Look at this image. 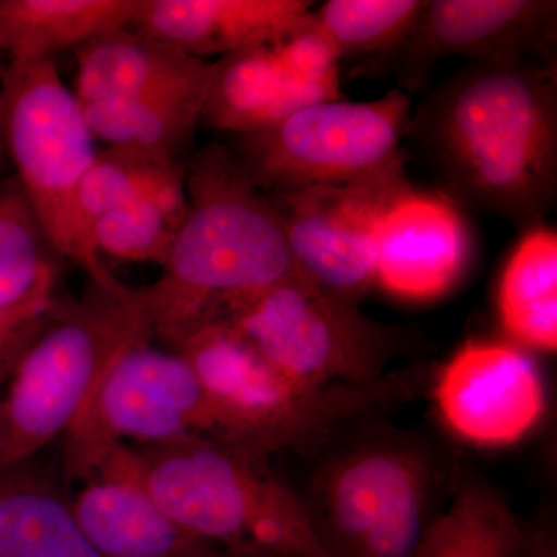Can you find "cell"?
Masks as SVG:
<instances>
[{
  "mask_svg": "<svg viewBox=\"0 0 557 557\" xmlns=\"http://www.w3.org/2000/svg\"><path fill=\"white\" fill-rule=\"evenodd\" d=\"M409 129L456 199L534 228L552 211L556 62L469 64L428 98Z\"/></svg>",
  "mask_w": 557,
  "mask_h": 557,
  "instance_id": "obj_1",
  "label": "cell"
},
{
  "mask_svg": "<svg viewBox=\"0 0 557 557\" xmlns=\"http://www.w3.org/2000/svg\"><path fill=\"white\" fill-rule=\"evenodd\" d=\"M186 214L160 277L134 289L153 338L174 348L193 330L298 276L269 197L228 146L209 143L186 166Z\"/></svg>",
  "mask_w": 557,
  "mask_h": 557,
  "instance_id": "obj_2",
  "label": "cell"
},
{
  "mask_svg": "<svg viewBox=\"0 0 557 557\" xmlns=\"http://www.w3.org/2000/svg\"><path fill=\"white\" fill-rule=\"evenodd\" d=\"M139 479L193 536L234 557H335L267 458L214 437L131 445Z\"/></svg>",
  "mask_w": 557,
  "mask_h": 557,
  "instance_id": "obj_3",
  "label": "cell"
},
{
  "mask_svg": "<svg viewBox=\"0 0 557 557\" xmlns=\"http://www.w3.org/2000/svg\"><path fill=\"white\" fill-rule=\"evenodd\" d=\"M134 289L87 278L78 299L57 300L3 397L10 465L33 458L72 428L98 383L129 348L152 341Z\"/></svg>",
  "mask_w": 557,
  "mask_h": 557,
  "instance_id": "obj_4",
  "label": "cell"
},
{
  "mask_svg": "<svg viewBox=\"0 0 557 557\" xmlns=\"http://www.w3.org/2000/svg\"><path fill=\"white\" fill-rule=\"evenodd\" d=\"M171 351L188 361L214 403L219 438L263 457L314 448L347 418L408 394L416 380L387 375L368 386H302L220 321L193 330Z\"/></svg>",
  "mask_w": 557,
  "mask_h": 557,
  "instance_id": "obj_5",
  "label": "cell"
},
{
  "mask_svg": "<svg viewBox=\"0 0 557 557\" xmlns=\"http://www.w3.org/2000/svg\"><path fill=\"white\" fill-rule=\"evenodd\" d=\"M423 443L397 432L341 446L302 496L335 557H416L437 518L442 471Z\"/></svg>",
  "mask_w": 557,
  "mask_h": 557,
  "instance_id": "obj_6",
  "label": "cell"
},
{
  "mask_svg": "<svg viewBox=\"0 0 557 557\" xmlns=\"http://www.w3.org/2000/svg\"><path fill=\"white\" fill-rule=\"evenodd\" d=\"M7 157L51 247L87 278L109 284L104 265L81 223L76 196L97 150L75 94L54 60L7 62L0 72Z\"/></svg>",
  "mask_w": 557,
  "mask_h": 557,
  "instance_id": "obj_7",
  "label": "cell"
},
{
  "mask_svg": "<svg viewBox=\"0 0 557 557\" xmlns=\"http://www.w3.org/2000/svg\"><path fill=\"white\" fill-rule=\"evenodd\" d=\"M410 123L403 89L372 101L318 102L263 129L231 135L228 146L262 193L335 186L403 166Z\"/></svg>",
  "mask_w": 557,
  "mask_h": 557,
  "instance_id": "obj_8",
  "label": "cell"
},
{
  "mask_svg": "<svg viewBox=\"0 0 557 557\" xmlns=\"http://www.w3.org/2000/svg\"><path fill=\"white\" fill-rule=\"evenodd\" d=\"M220 322L271 368L313 388L379 383L399 347L388 325L300 274L247 300Z\"/></svg>",
  "mask_w": 557,
  "mask_h": 557,
  "instance_id": "obj_9",
  "label": "cell"
},
{
  "mask_svg": "<svg viewBox=\"0 0 557 557\" xmlns=\"http://www.w3.org/2000/svg\"><path fill=\"white\" fill-rule=\"evenodd\" d=\"M150 343L129 348L110 366L62 435L67 482L89 480L110 453L127 442L219 438L218 410L188 361Z\"/></svg>",
  "mask_w": 557,
  "mask_h": 557,
  "instance_id": "obj_10",
  "label": "cell"
},
{
  "mask_svg": "<svg viewBox=\"0 0 557 557\" xmlns=\"http://www.w3.org/2000/svg\"><path fill=\"white\" fill-rule=\"evenodd\" d=\"M408 188L403 164L361 182L309 186L267 197L300 276L357 302L375 284L384 214Z\"/></svg>",
  "mask_w": 557,
  "mask_h": 557,
  "instance_id": "obj_11",
  "label": "cell"
},
{
  "mask_svg": "<svg viewBox=\"0 0 557 557\" xmlns=\"http://www.w3.org/2000/svg\"><path fill=\"white\" fill-rule=\"evenodd\" d=\"M432 399L454 437L483 449L522 442L547 410V388L536 361L507 341L463 344L440 368Z\"/></svg>",
  "mask_w": 557,
  "mask_h": 557,
  "instance_id": "obj_12",
  "label": "cell"
},
{
  "mask_svg": "<svg viewBox=\"0 0 557 557\" xmlns=\"http://www.w3.org/2000/svg\"><path fill=\"white\" fill-rule=\"evenodd\" d=\"M556 38L555 0H428L397 53L399 84L423 89L435 65L449 57L471 64L556 62Z\"/></svg>",
  "mask_w": 557,
  "mask_h": 557,
  "instance_id": "obj_13",
  "label": "cell"
},
{
  "mask_svg": "<svg viewBox=\"0 0 557 557\" xmlns=\"http://www.w3.org/2000/svg\"><path fill=\"white\" fill-rule=\"evenodd\" d=\"M87 541L102 557H223L157 504L139 479L131 445L113 449L72 500ZM231 556V555H230Z\"/></svg>",
  "mask_w": 557,
  "mask_h": 557,
  "instance_id": "obj_14",
  "label": "cell"
},
{
  "mask_svg": "<svg viewBox=\"0 0 557 557\" xmlns=\"http://www.w3.org/2000/svg\"><path fill=\"white\" fill-rule=\"evenodd\" d=\"M468 256V231L456 207L410 186L381 222L375 284L401 299L440 298L461 277Z\"/></svg>",
  "mask_w": 557,
  "mask_h": 557,
  "instance_id": "obj_15",
  "label": "cell"
},
{
  "mask_svg": "<svg viewBox=\"0 0 557 557\" xmlns=\"http://www.w3.org/2000/svg\"><path fill=\"white\" fill-rule=\"evenodd\" d=\"M309 0H141L129 28L208 61L287 38L310 21Z\"/></svg>",
  "mask_w": 557,
  "mask_h": 557,
  "instance_id": "obj_16",
  "label": "cell"
},
{
  "mask_svg": "<svg viewBox=\"0 0 557 557\" xmlns=\"http://www.w3.org/2000/svg\"><path fill=\"white\" fill-rule=\"evenodd\" d=\"M73 54L79 104L129 100L211 83L212 62L189 57L129 27L101 33L76 47Z\"/></svg>",
  "mask_w": 557,
  "mask_h": 557,
  "instance_id": "obj_17",
  "label": "cell"
},
{
  "mask_svg": "<svg viewBox=\"0 0 557 557\" xmlns=\"http://www.w3.org/2000/svg\"><path fill=\"white\" fill-rule=\"evenodd\" d=\"M339 98L341 87L289 78L271 44L251 47L212 62L200 124L231 135L247 134Z\"/></svg>",
  "mask_w": 557,
  "mask_h": 557,
  "instance_id": "obj_18",
  "label": "cell"
},
{
  "mask_svg": "<svg viewBox=\"0 0 557 557\" xmlns=\"http://www.w3.org/2000/svg\"><path fill=\"white\" fill-rule=\"evenodd\" d=\"M0 557H102L72 500L33 458L0 468Z\"/></svg>",
  "mask_w": 557,
  "mask_h": 557,
  "instance_id": "obj_19",
  "label": "cell"
},
{
  "mask_svg": "<svg viewBox=\"0 0 557 557\" xmlns=\"http://www.w3.org/2000/svg\"><path fill=\"white\" fill-rule=\"evenodd\" d=\"M208 86L79 104L91 137L166 163H188Z\"/></svg>",
  "mask_w": 557,
  "mask_h": 557,
  "instance_id": "obj_20",
  "label": "cell"
},
{
  "mask_svg": "<svg viewBox=\"0 0 557 557\" xmlns=\"http://www.w3.org/2000/svg\"><path fill=\"white\" fill-rule=\"evenodd\" d=\"M139 9L141 0H0V57L54 60L101 33L129 27Z\"/></svg>",
  "mask_w": 557,
  "mask_h": 557,
  "instance_id": "obj_21",
  "label": "cell"
},
{
  "mask_svg": "<svg viewBox=\"0 0 557 557\" xmlns=\"http://www.w3.org/2000/svg\"><path fill=\"white\" fill-rule=\"evenodd\" d=\"M416 557H530V528L491 483L461 475Z\"/></svg>",
  "mask_w": 557,
  "mask_h": 557,
  "instance_id": "obj_22",
  "label": "cell"
},
{
  "mask_svg": "<svg viewBox=\"0 0 557 557\" xmlns=\"http://www.w3.org/2000/svg\"><path fill=\"white\" fill-rule=\"evenodd\" d=\"M502 327L511 343L555 354L557 348V236L536 226L509 258L497 292Z\"/></svg>",
  "mask_w": 557,
  "mask_h": 557,
  "instance_id": "obj_23",
  "label": "cell"
},
{
  "mask_svg": "<svg viewBox=\"0 0 557 557\" xmlns=\"http://www.w3.org/2000/svg\"><path fill=\"white\" fill-rule=\"evenodd\" d=\"M57 258L21 183L0 180V311L57 302Z\"/></svg>",
  "mask_w": 557,
  "mask_h": 557,
  "instance_id": "obj_24",
  "label": "cell"
},
{
  "mask_svg": "<svg viewBox=\"0 0 557 557\" xmlns=\"http://www.w3.org/2000/svg\"><path fill=\"white\" fill-rule=\"evenodd\" d=\"M186 166L188 163H166L129 149L97 152L76 196V209L90 244L91 226L98 220L138 201H156L185 218Z\"/></svg>",
  "mask_w": 557,
  "mask_h": 557,
  "instance_id": "obj_25",
  "label": "cell"
},
{
  "mask_svg": "<svg viewBox=\"0 0 557 557\" xmlns=\"http://www.w3.org/2000/svg\"><path fill=\"white\" fill-rule=\"evenodd\" d=\"M428 0H329L313 11L341 61L361 54H397Z\"/></svg>",
  "mask_w": 557,
  "mask_h": 557,
  "instance_id": "obj_26",
  "label": "cell"
},
{
  "mask_svg": "<svg viewBox=\"0 0 557 557\" xmlns=\"http://www.w3.org/2000/svg\"><path fill=\"white\" fill-rule=\"evenodd\" d=\"M183 219L156 201H138L98 220L90 239L98 255L163 265Z\"/></svg>",
  "mask_w": 557,
  "mask_h": 557,
  "instance_id": "obj_27",
  "label": "cell"
},
{
  "mask_svg": "<svg viewBox=\"0 0 557 557\" xmlns=\"http://www.w3.org/2000/svg\"><path fill=\"white\" fill-rule=\"evenodd\" d=\"M271 46L296 83L341 87L338 51L314 21L313 13L299 30Z\"/></svg>",
  "mask_w": 557,
  "mask_h": 557,
  "instance_id": "obj_28",
  "label": "cell"
},
{
  "mask_svg": "<svg viewBox=\"0 0 557 557\" xmlns=\"http://www.w3.org/2000/svg\"><path fill=\"white\" fill-rule=\"evenodd\" d=\"M54 304L39 309L0 311V386L10 381L22 357L46 329Z\"/></svg>",
  "mask_w": 557,
  "mask_h": 557,
  "instance_id": "obj_29",
  "label": "cell"
},
{
  "mask_svg": "<svg viewBox=\"0 0 557 557\" xmlns=\"http://www.w3.org/2000/svg\"><path fill=\"white\" fill-rule=\"evenodd\" d=\"M530 557H557V544L552 528H530Z\"/></svg>",
  "mask_w": 557,
  "mask_h": 557,
  "instance_id": "obj_30",
  "label": "cell"
},
{
  "mask_svg": "<svg viewBox=\"0 0 557 557\" xmlns=\"http://www.w3.org/2000/svg\"><path fill=\"white\" fill-rule=\"evenodd\" d=\"M10 465V429L3 397H0V468Z\"/></svg>",
  "mask_w": 557,
  "mask_h": 557,
  "instance_id": "obj_31",
  "label": "cell"
},
{
  "mask_svg": "<svg viewBox=\"0 0 557 557\" xmlns=\"http://www.w3.org/2000/svg\"><path fill=\"white\" fill-rule=\"evenodd\" d=\"M2 69H3V62H2V57H0V72H2Z\"/></svg>",
  "mask_w": 557,
  "mask_h": 557,
  "instance_id": "obj_32",
  "label": "cell"
},
{
  "mask_svg": "<svg viewBox=\"0 0 557 557\" xmlns=\"http://www.w3.org/2000/svg\"><path fill=\"white\" fill-rule=\"evenodd\" d=\"M223 557H234V556L226 555V556H223Z\"/></svg>",
  "mask_w": 557,
  "mask_h": 557,
  "instance_id": "obj_33",
  "label": "cell"
}]
</instances>
